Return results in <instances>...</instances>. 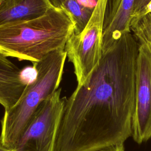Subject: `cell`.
Segmentation results:
<instances>
[{"label":"cell","mask_w":151,"mask_h":151,"mask_svg":"<svg viewBox=\"0 0 151 151\" xmlns=\"http://www.w3.org/2000/svg\"><path fill=\"white\" fill-rule=\"evenodd\" d=\"M74 30L68 14L53 6L40 17L0 27V54L35 63L64 49Z\"/></svg>","instance_id":"2"},{"label":"cell","mask_w":151,"mask_h":151,"mask_svg":"<svg viewBox=\"0 0 151 151\" xmlns=\"http://www.w3.org/2000/svg\"><path fill=\"white\" fill-rule=\"evenodd\" d=\"M28 84L22 70L0 54V104L5 110L18 101Z\"/></svg>","instance_id":"9"},{"label":"cell","mask_w":151,"mask_h":151,"mask_svg":"<svg viewBox=\"0 0 151 151\" xmlns=\"http://www.w3.org/2000/svg\"><path fill=\"white\" fill-rule=\"evenodd\" d=\"M130 27L139 44L146 46L151 52V12L132 21Z\"/></svg>","instance_id":"11"},{"label":"cell","mask_w":151,"mask_h":151,"mask_svg":"<svg viewBox=\"0 0 151 151\" xmlns=\"http://www.w3.org/2000/svg\"><path fill=\"white\" fill-rule=\"evenodd\" d=\"M134 2V0H106L103 28V53L122 35L130 32Z\"/></svg>","instance_id":"7"},{"label":"cell","mask_w":151,"mask_h":151,"mask_svg":"<svg viewBox=\"0 0 151 151\" xmlns=\"http://www.w3.org/2000/svg\"><path fill=\"white\" fill-rule=\"evenodd\" d=\"M96 0H65L60 8L64 10L74 24V32L79 33L86 27L96 5Z\"/></svg>","instance_id":"10"},{"label":"cell","mask_w":151,"mask_h":151,"mask_svg":"<svg viewBox=\"0 0 151 151\" xmlns=\"http://www.w3.org/2000/svg\"><path fill=\"white\" fill-rule=\"evenodd\" d=\"M149 12H151V0H134L130 22Z\"/></svg>","instance_id":"12"},{"label":"cell","mask_w":151,"mask_h":151,"mask_svg":"<svg viewBox=\"0 0 151 151\" xmlns=\"http://www.w3.org/2000/svg\"><path fill=\"white\" fill-rule=\"evenodd\" d=\"M0 1H1V0H0Z\"/></svg>","instance_id":"16"},{"label":"cell","mask_w":151,"mask_h":151,"mask_svg":"<svg viewBox=\"0 0 151 151\" xmlns=\"http://www.w3.org/2000/svg\"><path fill=\"white\" fill-rule=\"evenodd\" d=\"M140 144L151 138V52L139 44L132 134Z\"/></svg>","instance_id":"6"},{"label":"cell","mask_w":151,"mask_h":151,"mask_svg":"<svg viewBox=\"0 0 151 151\" xmlns=\"http://www.w3.org/2000/svg\"><path fill=\"white\" fill-rule=\"evenodd\" d=\"M106 0H97L90 20L79 33L73 32L65 45L74 66L77 86L84 85L103 56V28Z\"/></svg>","instance_id":"4"},{"label":"cell","mask_w":151,"mask_h":151,"mask_svg":"<svg viewBox=\"0 0 151 151\" xmlns=\"http://www.w3.org/2000/svg\"><path fill=\"white\" fill-rule=\"evenodd\" d=\"M139 44L131 32L105 51L67 99L53 151H96L132 134Z\"/></svg>","instance_id":"1"},{"label":"cell","mask_w":151,"mask_h":151,"mask_svg":"<svg viewBox=\"0 0 151 151\" xmlns=\"http://www.w3.org/2000/svg\"><path fill=\"white\" fill-rule=\"evenodd\" d=\"M58 88L34 113L25 131L11 151H53L65 97Z\"/></svg>","instance_id":"5"},{"label":"cell","mask_w":151,"mask_h":151,"mask_svg":"<svg viewBox=\"0 0 151 151\" xmlns=\"http://www.w3.org/2000/svg\"><path fill=\"white\" fill-rule=\"evenodd\" d=\"M96 151H125V150L124 147V143H120L106 147Z\"/></svg>","instance_id":"13"},{"label":"cell","mask_w":151,"mask_h":151,"mask_svg":"<svg viewBox=\"0 0 151 151\" xmlns=\"http://www.w3.org/2000/svg\"><path fill=\"white\" fill-rule=\"evenodd\" d=\"M66 57V51L61 49L33 63L34 80L27 84L18 101L5 110L1 120L0 141L8 149L14 148L40 104L59 88Z\"/></svg>","instance_id":"3"},{"label":"cell","mask_w":151,"mask_h":151,"mask_svg":"<svg viewBox=\"0 0 151 151\" xmlns=\"http://www.w3.org/2000/svg\"><path fill=\"white\" fill-rule=\"evenodd\" d=\"M0 151H11L6 147H5L0 141Z\"/></svg>","instance_id":"15"},{"label":"cell","mask_w":151,"mask_h":151,"mask_svg":"<svg viewBox=\"0 0 151 151\" xmlns=\"http://www.w3.org/2000/svg\"><path fill=\"white\" fill-rule=\"evenodd\" d=\"M52 6L50 0H1L0 27L37 18Z\"/></svg>","instance_id":"8"},{"label":"cell","mask_w":151,"mask_h":151,"mask_svg":"<svg viewBox=\"0 0 151 151\" xmlns=\"http://www.w3.org/2000/svg\"><path fill=\"white\" fill-rule=\"evenodd\" d=\"M51 3L52 4V5L54 6V7H57V8H60V5H61V4L65 1V0H50ZM97 1V0H96Z\"/></svg>","instance_id":"14"}]
</instances>
